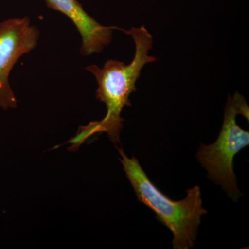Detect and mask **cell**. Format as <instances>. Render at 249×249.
I'll return each mask as SVG.
<instances>
[{
	"label": "cell",
	"mask_w": 249,
	"mask_h": 249,
	"mask_svg": "<svg viewBox=\"0 0 249 249\" xmlns=\"http://www.w3.org/2000/svg\"><path fill=\"white\" fill-rule=\"evenodd\" d=\"M123 31L132 36L135 44V53L130 63L127 65L119 60H109L102 68L96 65L85 68L97 81L96 98L107 107L104 119L91 123L93 131L95 134L106 132L111 142L115 144L120 142L121 132L124 127L121 112L125 106H132L129 96L137 91L136 83L141 71L146 64L157 60L155 56L149 55L153 39L145 26Z\"/></svg>",
	"instance_id": "1"
},
{
	"label": "cell",
	"mask_w": 249,
	"mask_h": 249,
	"mask_svg": "<svg viewBox=\"0 0 249 249\" xmlns=\"http://www.w3.org/2000/svg\"><path fill=\"white\" fill-rule=\"evenodd\" d=\"M120 160L137 199L157 214V219L173 234L175 249H189L196 243L201 217L208 213L202 206L200 187L186 191L181 201H173L165 196L150 181L134 156L129 158L123 149L118 148Z\"/></svg>",
	"instance_id": "2"
},
{
	"label": "cell",
	"mask_w": 249,
	"mask_h": 249,
	"mask_svg": "<svg viewBox=\"0 0 249 249\" xmlns=\"http://www.w3.org/2000/svg\"><path fill=\"white\" fill-rule=\"evenodd\" d=\"M249 112L248 105L242 95L237 91L232 97L229 96L217 141L209 145L201 144L196 153L198 161L207 170L209 179L222 186L234 201L242 193L237 186L233 160L239 152L249 145V132L237 124L236 116L242 114L249 121Z\"/></svg>",
	"instance_id": "3"
},
{
	"label": "cell",
	"mask_w": 249,
	"mask_h": 249,
	"mask_svg": "<svg viewBox=\"0 0 249 249\" xmlns=\"http://www.w3.org/2000/svg\"><path fill=\"white\" fill-rule=\"evenodd\" d=\"M40 30L27 16L0 22V107L16 108L18 100L9 83V75L22 55L36 48Z\"/></svg>",
	"instance_id": "4"
},
{
	"label": "cell",
	"mask_w": 249,
	"mask_h": 249,
	"mask_svg": "<svg viewBox=\"0 0 249 249\" xmlns=\"http://www.w3.org/2000/svg\"><path fill=\"white\" fill-rule=\"evenodd\" d=\"M49 9L55 10L70 18L82 37L80 53L89 56L102 52L112 40L113 29L98 22L83 9L77 0H45Z\"/></svg>",
	"instance_id": "5"
}]
</instances>
